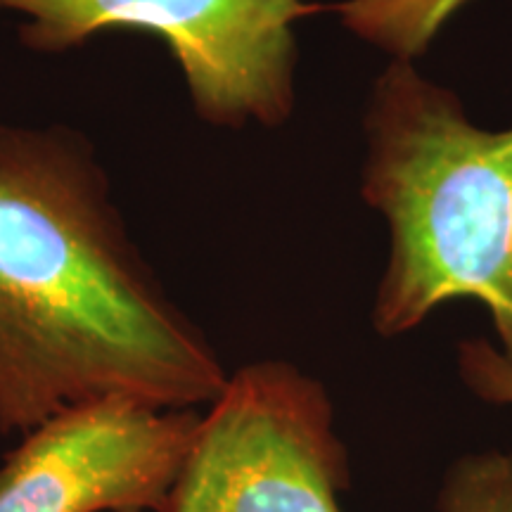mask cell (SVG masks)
Listing matches in <instances>:
<instances>
[{
  "label": "cell",
  "instance_id": "4",
  "mask_svg": "<svg viewBox=\"0 0 512 512\" xmlns=\"http://www.w3.org/2000/svg\"><path fill=\"white\" fill-rule=\"evenodd\" d=\"M24 15L19 41L62 55L102 31L131 29L164 41L181 64L202 119L275 126L294 105L292 27L318 5L309 0H0Z\"/></svg>",
  "mask_w": 512,
  "mask_h": 512
},
{
  "label": "cell",
  "instance_id": "3",
  "mask_svg": "<svg viewBox=\"0 0 512 512\" xmlns=\"http://www.w3.org/2000/svg\"><path fill=\"white\" fill-rule=\"evenodd\" d=\"M349 451L316 377L280 358L228 375L162 512H344Z\"/></svg>",
  "mask_w": 512,
  "mask_h": 512
},
{
  "label": "cell",
  "instance_id": "2",
  "mask_svg": "<svg viewBox=\"0 0 512 512\" xmlns=\"http://www.w3.org/2000/svg\"><path fill=\"white\" fill-rule=\"evenodd\" d=\"M368 133L363 197L392 230L377 335H406L446 302L475 299L512 366V128L472 126L456 95L401 60L377 81Z\"/></svg>",
  "mask_w": 512,
  "mask_h": 512
},
{
  "label": "cell",
  "instance_id": "1",
  "mask_svg": "<svg viewBox=\"0 0 512 512\" xmlns=\"http://www.w3.org/2000/svg\"><path fill=\"white\" fill-rule=\"evenodd\" d=\"M228 375L138 252L91 143L0 124V432L107 396L197 408Z\"/></svg>",
  "mask_w": 512,
  "mask_h": 512
},
{
  "label": "cell",
  "instance_id": "5",
  "mask_svg": "<svg viewBox=\"0 0 512 512\" xmlns=\"http://www.w3.org/2000/svg\"><path fill=\"white\" fill-rule=\"evenodd\" d=\"M197 422L131 396L69 408L0 463V512H162Z\"/></svg>",
  "mask_w": 512,
  "mask_h": 512
},
{
  "label": "cell",
  "instance_id": "7",
  "mask_svg": "<svg viewBox=\"0 0 512 512\" xmlns=\"http://www.w3.org/2000/svg\"><path fill=\"white\" fill-rule=\"evenodd\" d=\"M439 512H512V451L465 453L441 482Z\"/></svg>",
  "mask_w": 512,
  "mask_h": 512
},
{
  "label": "cell",
  "instance_id": "8",
  "mask_svg": "<svg viewBox=\"0 0 512 512\" xmlns=\"http://www.w3.org/2000/svg\"><path fill=\"white\" fill-rule=\"evenodd\" d=\"M460 377L479 399L512 403V366L484 339H470L458 351Z\"/></svg>",
  "mask_w": 512,
  "mask_h": 512
},
{
  "label": "cell",
  "instance_id": "6",
  "mask_svg": "<svg viewBox=\"0 0 512 512\" xmlns=\"http://www.w3.org/2000/svg\"><path fill=\"white\" fill-rule=\"evenodd\" d=\"M470 0H347L337 5L344 27L401 60L425 53L437 31Z\"/></svg>",
  "mask_w": 512,
  "mask_h": 512
}]
</instances>
